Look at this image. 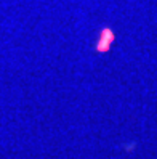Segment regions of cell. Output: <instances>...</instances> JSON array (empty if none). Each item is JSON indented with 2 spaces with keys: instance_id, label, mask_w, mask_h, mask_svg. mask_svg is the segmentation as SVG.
<instances>
[{
  "instance_id": "6da1fadb",
  "label": "cell",
  "mask_w": 157,
  "mask_h": 159,
  "mask_svg": "<svg viewBox=\"0 0 157 159\" xmlns=\"http://www.w3.org/2000/svg\"><path fill=\"white\" fill-rule=\"evenodd\" d=\"M112 40H114V34L111 29L106 27V29H103V32H101V40L96 45V50L98 52H106L111 47V43H112Z\"/></svg>"
}]
</instances>
